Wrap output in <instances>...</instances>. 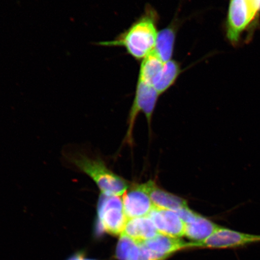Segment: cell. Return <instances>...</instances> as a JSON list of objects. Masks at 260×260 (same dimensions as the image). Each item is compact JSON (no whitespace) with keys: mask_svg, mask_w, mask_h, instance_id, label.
I'll list each match as a JSON object with an SVG mask.
<instances>
[{"mask_svg":"<svg viewBox=\"0 0 260 260\" xmlns=\"http://www.w3.org/2000/svg\"><path fill=\"white\" fill-rule=\"evenodd\" d=\"M158 19L155 10L147 5L144 14L127 30L115 40L97 42L96 45L107 47H122L135 59H144L154 50L158 32Z\"/></svg>","mask_w":260,"mask_h":260,"instance_id":"cell-1","label":"cell"},{"mask_svg":"<svg viewBox=\"0 0 260 260\" xmlns=\"http://www.w3.org/2000/svg\"><path fill=\"white\" fill-rule=\"evenodd\" d=\"M260 29V0H229L226 38L233 47L251 43Z\"/></svg>","mask_w":260,"mask_h":260,"instance_id":"cell-2","label":"cell"},{"mask_svg":"<svg viewBox=\"0 0 260 260\" xmlns=\"http://www.w3.org/2000/svg\"><path fill=\"white\" fill-rule=\"evenodd\" d=\"M72 162L92 179L102 194L121 197L129 188L127 182L109 170L101 159L80 155L72 158Z\"/></svg>","mask_w":260,"mask_h":260,"instance_id":"cell-3","label":"cell"},{"mask_svg":"<svg viewBox=\"0 0 260 260\" xmlns=\"http://www.w3.org/2000/svg\"><path fill=\"white\" fill-rule=\"evenodd\" d=\"M97 232H106L113 236L122 235L128 220L123 210L122 198L102 193L97 205Z\"/></svg>","mask_w":260,"mask_h":260,"instance_id":"cell-4","label":"cell"},{"mask_svg":"<svg viewBox=\"0 0 260 260\" xmlns=\"http://www.w3.org/2000/svg\"><path fill=\"white\" fill-rule=\"evenodd\" d=\"M260 243V235L237 232L220 226L209 238L201 242H191V247L213 249L240 248Z\"/></svg>","mask_w":260,"mask_h":260,"instance_id":"cell-5","label":"cell"},{"mask_svg":"<svg viewBox=\"0 0 260 260\" xmlns=\"http://www.w3.org/2000/svg\"><path fill=\"white\" fill-rule=\"evenodd\" d=\"M159 95L153 87L141 81H138L134 102L130 109L128 129L126 136V141L129 143H131L133 126L139 112H142L145 114L148 124L150 125Z\"/></svg>","mask_w":260,"mask_h":260,"instance_id":"cell-6","label":"cell"},{"mask_svg":"<svg viewBox=\"0 0 260 260\" xmlns=\"http://www.w3.org/2000/svg\"><path fill=\"white\" fill-rule=\"evenodd\" d=\"M139 246V260H164L179 250L191 247L190 243L161 234Z\"/></svg>","mask_w":260,"mask_h":260,"instance_id":"cell-7","label":"cell"},{"mask_svg":"<svg viewBox=\"0 0 260 260\" xmlns=\"http://www.w3.org/2000/svg\"><path fill=\"white\" fill-rule=\"evenodd\" d=\"M123 210L128 219L148 216L155 207L144 184L135 185L122 195Z\"/></svg>","mask_w":260,"mask_h":260,"instance_id":"cell-8","label":"cell"},{"mask_svg":"<svg viewBox=\"0 0 260 260\" xmlns=\"http://www.w3.org/2000/svg\"><path fill=\"white\" fill-rule=\"evenodd\" d=\"M148 216L161 235L174 238L184 236L186 223L175 211L154 207Z\"/></svg>","mask_w":260,"mask_h":260,"instance_id":"cell-9","label":"cell"},{"mask_svg":"<svg viewBox=\"0 0 260 260\" xmlns=\"http://www.w3.org/2000/svg\"><path fill=\"white\" fill-rule=\"evenodd\" d=\"M144 186L156 208L178 212L188 207L186 201L183 198L161 189L153 181L149 180Z\"/></svg>","mask_w":260,"mask_h":260,"instance_id":"cell-10","label":"cell"},{"mask_svg":"<svg viewBox=\"0 0 260 260\" xmlns=\"http://www.w3.org/2000/svg\"><path fill=\"white\" fill-rule=\"evenodd\" d=\"M159 234L151 219L145 216L128 219L121 235L127 236L139 245Z\"/></svg>","mask_w":260,"mask_h":260,"instance_id":"cell-11","label":"cell"},{"mask_svg":"<svg viewBox=\"0 0 260 260\" xmlns=\"http://www.w3.org/2000/svg\"><path fill=\"white\" fill-rule=\"evenodd\" d=\"M182 71L178 61L172 59L164 63L160 72L154 78L151 86L160 95L174 85Z\"/></svg>","mask_w":260,"mask_h":260,"instance_id":"cell-12","label":"cell"},{"mask_svg":"<svg viewBox=\"0 0 260 260\" xmlns=\"http://www.w3.org/2000/svg\"><path fill=\"white\" fill-rule=\"evenodd\" d=\"M220 226L200 214L193 222L186 223L184 236L194 242H201L212 235Z\"/></svg>","mask_w":260,"mask_h":260,"instance_id":"cell-13","label":"cell"},{"mask_svg":"<svg viewBox=\"0 0 260 260\" xmlns=\"http://www.w3.org/2000/svg\"><path fill=\"white\" fill-rule=\"evenodd\" d=\"M176 31L173 25L158 32L154 51L164 62L172 60L174 50Z\"/></svg>","mask_w":260,"mask_h":260,"instance_id":"cell-14","label":"cell"},{"mask_svg":"<svg viewBox=\"0 0 260 260\" xmlns=\"http://www.w3.org/2000/svg\"><path fill=\"white\" fill-rule=\"evenodd\" d=\"M164 63L157 54L152 51L147 57L142 60L138 80L151 86L152 81L160 72Z\"/></svg>","mask_w":260,"mask_h":260,"instance_id":"cell-15","label":"cell"},{"mask_svg":"<svg viewBox=\"0 0 260 260\" xmlns=\"http://www.w3.org/2000/svg\"><path fill=\"white\" fill-rule=\"evenodd\" d=\"M116 256L119 260H139V246L127 236L121 235L117 245Z\"/></svg>","mask_w":260,"mask_h":260,"instance_id":"cell-16","label":"cell"},{"mask_svg":"<svg viewBox=\"0 0 260 260\" xmlns=\"http://www.w3.org/2000/svg\"><path fill=\"white\" fill-rule=\"evenodd\" d=\"M83 255L82 252H78L76 254L71 256L68 260H83Z\"/></svg>","mask_w":260,"mask_h":260,"instance_id":"cell-17","label":"cell"},{"mask_svg":"<svg viewBox=\"0 0 260 260\" xmlns=\"http://www.w3.org/2000/svg\"><path fill=\"white\" fill-rule=\"evenodd\" d=\"M83 260H93V259H83Z\"/></svg>","mask_w":260,"mask_h":260,"instance_id":"cell-18","label":"cell"}]
</instances>
